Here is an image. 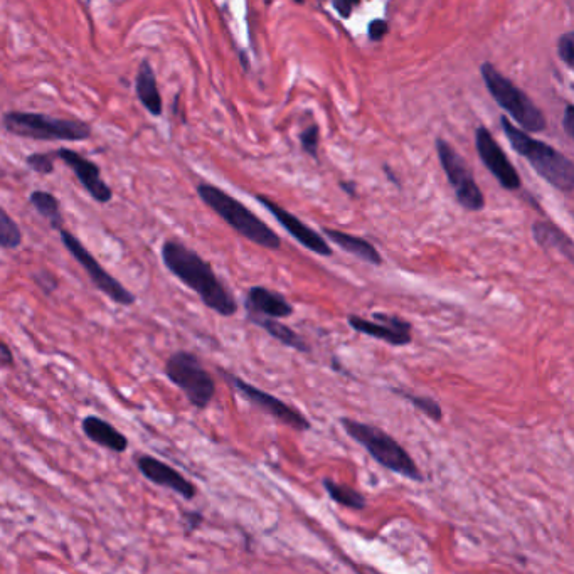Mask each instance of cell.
I'll return each instance as SVG.
<instances>
[{"instance_id": "1", "label": "cell", "mask_w": 574, "mask_h": 574, "mask_svg": "<svg viewBox=\"0 0 574 574\" xmlns=\"http://www.w3.org/2000/svg\"><path fill=\"white\" fill-rule=\"evenodd\" d=\"M160 258L169 273L187 288H191L209 310L221 317L236 315L238 302L233 293L221 282L213 265L204 260L197 251L181 241L167 240L160 248Z\"/></svg>"}, {"instance_id": "2", "label": "cell", "mask_w": 574, "mask_h": 574, "mask_svg": "<svg viewBox=\"0 0 574 574\" xmlns=\"http://www.w3.org/2000/svg\"><path fill=\"white\" fill-rule=\"evenodd\" d=\"M502 130L511 142L512 149L531 164L532 169L543 177L544 181L556 187L558 191L573 192L574 164L566 155L541 140L532 139L524 130L517 128L507 118H500Z\"/></svg>"}, {"instance_id": "3", "label": "cell", "mask_w": 574, "mask_h": 574, "mask_svg": "<svg viewBox=\"0 0 574 574\" xmlns=\"http://www.w3.org/2000/svg\"><path fill=\"white\" fill-rule=\"evenodd\" d=\"M339 423H341L342 430L346 431L354 442L359 443L381 467L418 484L425 482V475L421 474L413 457L389 433L378 426L352 420V418H341Z\"/></svg>"}, {"instance_id": "4", "label": "cell", "mask_w": 574, "mask_h": 574, "mask_svg": "<svg viewBox=\"0 0 574 574\" xmlns=\"http://www.w3.org/2000/svg\"><path fill=\"white\" fill-rule=\"evenodd\" d=\"M197 196L201 197V201L209 209H213L224 223L229 224L246 240L266 250L277 251L282 248L280 236L265 221H261L255 213H251L243 202L229 196L228 192L211 184H199Z\"/></svg>"}, {"instance_id": "5", "label": "cell", "mask_w": 574, "mask_h": 574, "mask_svg": "<svg viewBox=\"0 0 574 574\" xmlns=\"http://www.w3.org/2000/svg\"><path fill=\"white\" fill-rule=\"evenodd\" d=\"M4 127L7 132L22 139L46 140V142H81L91 137V127L86 122L49 117L41 113H6Z\"/></svg>"}, {"instance_id": "6", "label": "cell", "mask_w": 574, "mask_h": 574, "mask_svg": "<svg viewBox=\"0 0 574 574\" xmlns=\"http://www.w3.org/2000/svg\"><path fill=\"white\" fill-rule=\"evenodd\" d=\"M480 75L484 78L485 86L495 103L505 110L507 115H511L522 130L543 132L546 128V117L521 88H517L509 78H505L494 64H482Z\"/></svg>"}, {"instance_id": "7", "label": "cell", "mask_w": 574, "mask_h": 574, "mask_svg": "<svg viewBox=\"0 0 574 574\" xmlns=\"http://www.w3.org/2000/svg\"><path fill=\"white\" fill-rule=\"evenodd\" d=\"M164 374L196 410H206L216 396V381L194 352L177 351L165 361Z\"/></svg>"}, {"instance_id": "8", "label": "cell", "mask_w": 574, "mask_h": 574, "mask_svg": "<svg viewBox=\"0 0 574 574\" xmlns=\"http://www.w3.org/2000/svg\"><path fill=\"white\" fill-rule=\"evenodd\" d=\"M59 238H61V243H63L66 251L75 258L76 263L90 277L96 290H100L105 297L110 298L117 305H122V307H132L133 303L137 302V297L123 283L118 282L112 273H108L101 266L100 261L91 255V251L76 238L75 234L68 229L61 228L59 229Z\"/></svg>"}, {"instance_id": "9", "label": "cell", "mask_w": 574, "mask_h": 574, "mask_svg": "<svg viewBox=\"0 0 574 574\" xmlns=\"http://www.w3.org/2000/svg\"><path fill=\"white\" fill-rule=\"evenodd\" d=\"M436 152L442 164L445 176L452 186L458 204L467 211H482L485 208L484 192L475 182L474 174L468 169L467 162L458 155L457 150L443 139L436 140Z\"/></svg>"}, {"instance_id": "10", "label": "cell", "mask_w": 574, "mask_h": 574, "mask_svg": "<svg viewBox=\"0 0 574 574\" xmlns=\"http://www.w3.org/2000/svg\"><path fill=\"white\" fill-rule=\"evenodd\" d=\"M219 373L234 391H238L248 403L255 404L258 410L265 411L266 415L273 416L275 420L295 431H309L312 428V423L307 416L302 415L297 408H293L277 396L266 393L253 384L246 383L245 379H241L240 376L229 373V371H224V369H219Z\"/></svg>"}, {"instance_id": "11", "label": "cell", "mask_w": 574, "mask_h": 574, "mask_svg": "<svg viewBox=\"0 0 574 574\" xmlns=\"http://www.w3.org/2000/svg\"><path fill=\"white\" fill-rule=\"evenodd\" d=\"M347 324L351 325L357 334L388 342L394 347L408 346L413 341V325L399 315L374 312L373 320H367L351 314L347 317Z\"/></svg>"}, {"instance_id": "12", "label": "cell", "mask_w": 574, "mask_h": 574, "mask_svg": "<svg viewBox=\"0 0 574 574\" xmlns=\"http://www.w3.org/2000/svg\"><path fill=\"white\" fill-rule=\"evenodd\" d=\"M475 147L479 157L489 169L490 174L499 181L500 186L507 191H519L522 186L521 177L517 174L516 167L507 159L504 150L495 142L492 133L485 127L477 128L475 132Z\"/></svg>"}, {"instance_id": "13", "label": "cell", "mask_w": 574, "mask_h": 574, "mask_svg": "<svg viewBox=\"0 0 574 574\" xmlns=\"http://www.w3.org/2000/svg\"><path fill=\"white\" fill-rule=\"evenodd\" d=\"M256 199H258L263 208L268 209V213L272 214L273 218L280 223V226L303 248H307L315 255L324 256V258L334 255V251L330 248L329 243L325 241L324 236L307 226L303 221H300L295 214L283 209L282 206H278L277 202L270 201L268 197L256 196Z\"/></svg>"}, {"instance_id": "14", "label": "cell", "mask_w": 574, "mask_h": 574, "mask_svg": "<svg viewBox=\"0 0 574 574\" xmlns=\"http://www.w3.org/2000/svg\"><path fill=\"white\" fill-rule=\"evenodd\" d=\"M135 463H137L140 474L144 475L145 479L152 484L172 490L174 494L179 495L184 500L196 499V485L192 484L191 480H187L179 470L171 467L169 463L162 462L159 458L150 457V455H139L135 458Z\"/></svg>"}, {"instance_id": "15", "label": "cell", "mask_w": 574, "mask_h": 574, "mask_svg": "<svg viewBox=\"0 0 574 574\" xmlns=\"http://www.w3.org/2000/svg\"><path fill=\"white\" fill-rule=\"evenodd\" d=\"M54 155L63 160L64 164L68 165L71 171L75 172V176L78 177L81 186L85 187V191L96 202L107 204V202L112 201V187L108 186L107 182L101 179L100 167L95 162H91L83 155L76 154L75 150L70 149L58 150V154Z\"/></svg>"}, {"instance_id": "16", "label": "cell", "mask_w": 574, "mask_h": 574, "mask_svg": "<svg viewBox=\"0 0 574 574\" xmlns=\"http://www.w3.org/2000/svg\"><path fill=\"white\" fill-rule=\"evenodd\" d=\"M246 319L250 317H270V319H287L292 317V303L282 293L266 287H251L245 295Z\"/></svg>"}, {"instance_id": "17", "label": "cell", "mask_w": 574, "mask_h": 574, "mask_svg": "<svg viewBox=\"0 0 574 574\" xmlns=\"http://www.w3.org/2000/svg\"><path fill=\"white\" fill-rule=\"evenodd\" d=\"M81 428H83V433L88 436V440L100 445V447L107 448V450H112V452L125 453L130 447L127 436L100 416H85L81 421Z\"/></svg>"}, {"instance_id": "18", "label": "cell", "mask_w": 574, "mask_h": 574, "mask_svg": "<svg viewBox=\"0 0 574 574\" xmlns=\"http://www.w3.org/2000/svg\"><path fill=\"white\" fill-rule=\"evenodd\" d=\"M322 231L334 245L339 246L341 250L346 251L349 255L356 256V258L366 261L369 265H383V256H381L378 248L371 241L346 233V231H339V229L324 228Z\"/></svg>"}, {"instance_id": "19", "label": "cell", "mask_w": 574, "mask_h": 574, "mask_svg": "<svg viewBox=\"0 0 574 574\" xmlns=\"http://www.w3.org/2000/svg\"><path fill=\"white\" fill-rule=\"evenodd\" d=\"M532 238L543 250L558 251L559 255H563L566 260L573 261V240L556 224L549 223V221H537L532 224Z\"/></svg>"}, {"instance_id": "20", "label": "cell", "mask_w": 574, "mask_h": 574, "mask_svg": "<svg viewBox=\"0 0 574 574\" xmlns=\"http://www.w3.org/2000/svg\"><path fill=\"white\" fill-rule=\"evenodd\" d=\"M135 93L150 115H154V117L162 115V108H164L162 96H160L159 86H157L154 68L147 59L140 64L139 73L135 78Z\"/></svg>"}, {"instance_id": "21", "label": "cell", "mask_w": 574, "mask_h": 574, "mask_svg": "<svg viewBox=\"0 0 574 574\" xmlns=\"http://www.w3.org/2000/svg\"><path fill=\"white\" fill-rule=\"evenodd\" d=\"M248 322L265 330L266 334L273 337L275 341L280 342L285 347H290L293 351L302 352V354H309V344L305 342L302 335H298L292 327L283 324L278 319H270V317H250Z\"/></svg>"}, {"instance_id": "22", "label": "cell", "mask_w": 574, "mask_h": 574, "mask_svg": "<svg viewBox=\"0 0 574 574\" xmlns=\"http://www.w3.org/2000/svg\"><path fill=\"white\" fill-rule=\"evenodd\" d=\"M32 208L36 209L43 216L53 229L63 228V213H61V204L58 197L46 191H34L29 196Z\"/></svg>"}, {"instance_id": "23", "label": "cell", "mask_w": 574, "mask_h": 574, "mask_svg": "<svg viewBox=\"0 0 574 574\" xmlns=\"http://www.w3.org/2000/svg\"><path fill=\"white\" fill-rule=\"evenodd\" d=\"M325 492L329 494L330 499L334 500L335 504L347 507V509H354V511H364L366 509L367 500L359 490L352 489L349 485L337 484L335 480L324 479L322 480Z\"/></svg>"}, {"instance_id": "24", "label": "cell", "mask_w": 574, "mask_h": 574, "mask_svg": "<svg viewBox=\"0 0 574 574\" xmlns=\"http://www.w3.org/2000/svg\"><path fill=\"white\" fill-rule=\"evenodd\" d=\"M389 391L399 396V398L406 399L408 403L415 406L416 410L428 416L431 421H435V423L443 421L442 404L435 401V399L428 398V396H418V394L408 393V391H403V389L399 388H389Z\"/></svg>"}, {"instance_id": "25", "label": "cell", "mask_w": 574, "mask_h": 574, "mask_svg": "<svg viewBox=\"0 0 574 574\" xmlns=\"http://www.w3.org/2000/svg\"><path fill=\"white\" fill-rule=\"evenodd\" d=\"M22 245V231L19 224L0 208V248L17 250Z\"/></svg>"}, {"instance_id": "26", "label": "cell", "mask_w": 574, "mask_h": 574, "mask_svg": "<svg viewBox=\"0 0 574 574\" xmlns=\"http://www.w3.org/2000/svg\"><path fill=\"white\" fill-rule=\"evenodd\" d=\"M54 157H56L54 154H32L27 157L26 164L32 171L49 176L54 172Z\"/></svg>"}, {"instance_id": "27", "label": "cell", "mask_w": 574, "mask_h": 574, "mask_svg": "<svg viewBox=\"0 0 574 574\" xmlns=\"http://www.w3.org/2000/svg\"><path fill=\"white\" fill-rule=\"evenodd\" d=\"M558 54L561 61L566 63L568 68H573L574 64V34L573 32H566L561 36L558 44Z\"/></svg>"}, {"instance_id": "28", "label": "cell", "mask_w": 574, "mask_h": 574, "mask_svg": "<svg viewBox=\"0 0 574 574\" xmlns=\"http://www.w3.org/2000/svg\"><path fill=\"white\" fill-rule=\"evenodd\" d=\"M32 278H34V283H36L46 295H53V293L58 290V278L54 277L53 273L48 272V270H39L38 273H34V277Z\"/></svg>"}, {"instance_id": "29", "label": "cell", "mask_w": 574, "mask_h": 574, "mask_svg": "<svg viewBox=\"0 0 574 574\" xmlns=\"http://www.w3.org/2000/svg\"><path fill=\"white\" fill-rule=\"evenodd\" d=\"M302 145L307 154L317 157V149H319V128L317 125H312L302 133Z\"/></svg>"}, {"instance_id": "30", "label": "cell", "mask_w": 574, "mask_h": 574, "mask_svg": "<svg viewBox=\"0 0 574 574\" xmlns=\"http://www.w3.org/2000/svg\"><path fill=\"white\" fill-rule=\"evenodd\" d=\"M202 522H204V516H202L201 512H182V524H184L187 536L192 534V532H196L202 526Z\"/></svg>"}, {"instance_id": "31", "label": "cell", "mask_w": 574, "mask_h": 574, "mask_svg": "<svg viewBox=\"0 0 574 574\" xmlns=\"http://www.w3.org/2000/svg\"><path fill=\"white\" fill-rule=\"evenodd\" d=\"M14 366V354H12L11 347L0 342V367Z\"/></svg>"}, {"instance_id": "32", "label": "cell", "mask_w": 574, "mask_h": 574, "mask_svg": "<svg viewBox=\"0 0 574 574\" xmlns=\"http://www.w3.org/2000/svg\"><path fill=\"white\" fill-rule=\"evenodd\" d=\"M563 123H564V130H566V133H568V137H571V139H573V137H574V132H573L574 108H573V105H568V108H566V112H564Z\"/></svg>"}, {"instance_id": "33", "label": "cell", "mask_w": 574, "mask_h": 574, "mask_svg": "<svg viewBox=\"0 0 574 574\" xmlns=\"http://www.w3.org/2000/svg\"><path fill=\"white\" fill-rule=\"evenodd\" d=\"M369 29H371V31H369V36H371L374 41H378V39L383 38L384 32H386L388 26H386V22L384 21H374Z\"/></svg>"}, {"instance_id": "34", "label": "cell", "mask_w": 574, "mask_h": 574, "mask_svg": "<svg viewBox=\"0 0 574 574\" xmlns=\"http://www.w3.org/2000/svg\"><path fill=\"white\" fill-rule=\"evenodd\" d=\"M342 189H344V191L349 192L351 196H356V192H354V189H352L351 186H346V184H342Z\"/></svg>"}]
</instances>
